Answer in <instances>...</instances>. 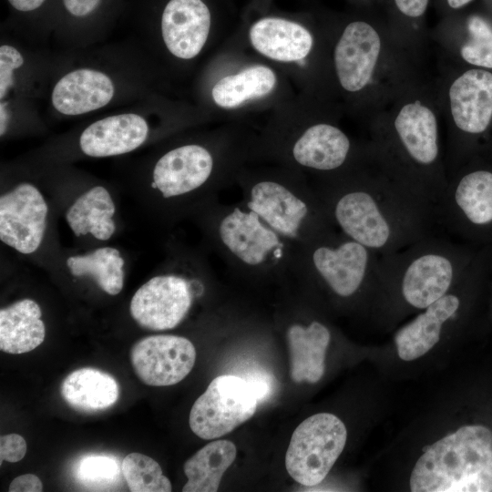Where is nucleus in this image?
Returning a JSON list of instances; mask_svg holds the SVG:
<instances>
[{"mask_svg": "<svg viewBox=\"0 0 492 492\" xmlns=\"http://www.w3.org/2000/svg\"><path fill=\"white\" fill-rule=\"evenodd\" d=\"M203 126L159 142L143 168L148 192L170 220L197 216L253 161L256 130L245 122Z\"/></svg>", "mask_w": 492, "mask_h": 492, "instance_id": "nucleus-1", "label": "nucleus"}, {"mask_svg": "<svg viewBox=\"0 0 492 492\" xmlns=\"http://www.w3.org/2000/svg\"><path fill=\"white\" fill-rule=\"evenodd\" d=\"M162 69L138 39L55 50L46 111L73 119L170 92Z\"/></svg>", "mask_w": 492, "mask_h": 492, "instance_id": "nucleus-2", "label": "nucleus"}, {"mask_svg": "<svg viewBox=\"0 0 492 492\" xmlns=\"http://www.w3.org/2000/svg\"><path fill=\"white\" fill-rule=\"evenodd\" d=\"M314 190L333 227L374 253L399 251L436 231L433 215L391 178H320Z\"/></svg>", "mask_w": 492, "mask_h": 492, "instance_id": "nucleus-3", "label": "nucleus"}, {"mask_svg": "<svg viewBox=\"0 0 492 492\" xmlns=\"http://www.w3.org/2000/svg\"><path fill=\"white\" fill-rule=\"evenodd\" d=\"M209 123L191 101L159 92L100 113L61 136L44 149L43 161L119 157Z\"/></svg>", "mask_w": 492, "mask_h": 492, "instance_id": "nucleus-4", "label": "nucleus"}, {"mask_svg": "<svg viewBox=\"0 0 492 492\" xmlns=\"http://www.w3.org/2000/svg\"><path fill=\"white\" fill-rule=\"evenodd\" d=\"M297 94L281 69L231 38L194 75L191 102L210 123L245 122L248 116L270 113Z\"/></svg>", "mask_w": 492, "mask_h": 492, "instance_id": "nucleus-5", "label": "nucleus"}, {"mask_svg": "<svg viewBox=\"0 0 492 492\" xmlns=\"http://www.w3.org/2000/svg\"><path fill=\"white\" fill-rule=\"evenodd\" d=\"M128 15L170 84L194 76L224 43L206 0H128Z\"/></svg>", "mask_w": 492, "mask_h": 492, "instance_id": "nucleus-6", "label": "nucleus"}, {"mask_svg": "<svg viewBox=\"0 0 492 492\" xmlns=\"http://www.w3.org/2000/svg\"><path fill=\"white\" fill-rule=\"evenodd\" d=\"M352 149L350 138L339 127L306 118L297 94L271 111L264 126L256 131L253 162L327 178L345 171Z\"/></svg>", "mask_w": 492, "mask_h": 492, "instance_id": "nucleus-7", "label": "nucleus"}, {"mask_svg": "<svg viewBox=\"0 0 492 492\" xmlns=\"http://www.w3.org/2000/svg\"><path fill=\"white\" fill-rule=\"evenodd\" d=\"M235 183L241 204L292 244L308 241L335 228L306 176L284 166L251 162Z\"/></svg>", "mask_w": 492, "mask_h": 492, "instance_id": "nucleus-8", "label": "nucleus"}, {"mask_svg": "<svg viewBox=\"0 0 492 492\" xmlns=\"http://www.w3.org/2000/svg\"><path fill=\"white\" fill-rule=\"evenodd\" d=\"M485 247L435 231L399 251L379 255L376 285L395 286L406 305L424 310L466 276Z\"/></svg>", "mask_w": 492, "mask_h": 492, "instance_id": "nucleus-9", "label": "nucleus"}, {"mask_svg": "<svg viewBox=\"0 0 492 492\" xmlns=\"http://www.w3.org/2000/svg\"><path fill=\"white\" fill-rule=\"evenodd\" d=\"M212 249L229 270L269 277L291 273L293 246L241 203L218 200L197 215Z\"/></svg>", "mask_w": 492, "mask_h": 492, "instance_id": "nucleus-10", "label": "nucleus"}, {"mask_svg": "<svg viewBox=\"0 0 492 492\" xmlns=\"http://www.w3.org/2000/svg\"><path fill=\"white\" fill-rule=\"evenodd\" d=\"M54 49L40 46L1 28V140L46 131L40 108L46 102Z\"/></svg>", "mask_w": 492, "mask_h": 492, "instance_id": "nucleus-11", "label": "nucleus"}, {"mask_svg": "<svg viewBox=\"0 0 492 492\" xmlns=\"http://www.w3.org/2000/svg\"><path fill=\"white\" fill-rule=\"evenodd\" d=\"M413 492H492V432L474 425L438 440L412 471Z\"/></svg>", "mask_w": 492, "mask_h": 492, "instance_id": "nucleus-12", "label": "nucleus"}, {"mask_svg": "<svg viewBox=\"0 0 492 492\" xmlns=\"http://www.w3.org/2000/svg\"><path fill=\"white\" fill-rule=\"evenodd\" d=\"M378 255L336 229L294 244L291 273L314 281L333 295L350 299L376 284Z\"/></svg>", "mask_w": 492, "mask_h": 492, "instance_id": "nucleus-13", "label": "nucleus"}, {"mask_svg": "<svg viewBox=\"0 0 492 492\" xmlns=\"http://www.w3.org/2000/svg\"><path fill=\"white\" fill-rule=\"evenodd\" d=\"M208 267L200 257L177 252L134 292L128 307L132 319L150 331L177 327L203 294L200 272Z\"/></svg>", "mask_w": 492, "mask_h": 492, "instance_id": "nucleus-14", "label": "nucleus"}, {"mask_svg": "<svg viewBox=\"0 0 492 492\" xmlns=\"http://www.w3.org/2000/svg\"><path fill=\"white\" fill-rule=\"evenodd\" d=\"M435 220L458 241L492 246V169H472L447 181Z\"/></svg>", "mask_w": 492, "mask_h": 492, "instance_id": "nucleus-15", "label": "nucleus"}, {"mask_svg": "<svg viewBox=\"0 0 492 492\" xmlns=\"http://www.w3.org/2000/svg\"><path fill=\"white\" fill-rule=\"evenodd\" d=\"M51 208L40 184L19 170L0 195V241L14 251L33 257L47 243Z\"/></svg>", "mask_w": 492, "mask_h": 492, "instance_id": "nucleus-16", "label": "nucleus"}, {"mask_svg": "<svg viewBox=\"0 0 492 492\" xmlns=\"http://www.w3.org/2000/svg\"><path fill=\"white\" fill-rule=\"evenodd\" d=\"M244 48L281 69L297 93L306 92V77L315 48L312 30L298 20L266 15L251 22L241 36L233 37Z\"/></svg>", "mask_w": 492, "mask_h": 492, "instance_id": "nucleus-17", "label": "nucleus"}, {"mask_svg": "<svg viewBox=\"0 0 492 492\" xmlns=\"http://www.w3.org/2000/svg\"><path fill=\"white\" fill-rule=\"evenodd\" d=\"M346 439V427L336 415L309 416L292 435L285 456L288 474L302 486L318 485L343 452Z\"/></svg>", "mask_w": 492, "mask_h": 492, "instance_id": "nucleus-18", "label": "nucleus"}, {"mask_svg": "<svg viewBox=\"0 0 492 492\" xmlns=\"http://www.w3.org/2000/svg\"><path fill=\"white\" fill-rule=\"evenodd\" d=\"M258 404L253 389L243 377L222 374L215 377L194 402L189 424L202 439L220 437L250 419Z\"/></svg>", "mask_w": 492, "mask_h": 492, "instance_id": "nucleus-19", "label": "nucleus"}, {"mask_svg": "<svg viewBox=\"0 0 492 492\" xmlns=\"http://www.w3.org/2000/svg\"><path fill=\"white\" fill-rule=\"evenodd\" d=\"M128 0H56L51 40L55 50L105 42L126 14Z\"/></svg>", "mask_w": 492, "mask_h": 492, "instance_id": "nucleus-20", "label": "nucleus"}, {"mask_svg": "<svg viewBox=\"0 0 492 492\" xmlns=\"http://www.w3.org/2000/svg\"><path fill=\"white\" fill-rule=\"evenodd\" d=\"M135 374L145 384L169 386L179 383L196 361L193 343L183 336L156 334L138 341L131 348Z\"/></svg>", "mask_w": 492, "mask_h": 492, "instance_id": "nucleus-21", "label": "nucleus"}, {"mask_svg": "<svg viewBox=\"0 0 492 492\" xmlns=\"http://www.w3.org/2000/svg\"><path fill=\"white\" fill-rule=\"evenodd\" d=\"M380 48V37L371 25L354 21L344 27L333 51L334 73L344 91L355 93L367 86Z\"/></svg>", "mask_w": 492, "mask_h": 492, "instance_id": "nucleus-22", "label": "nucleus"}, {"mask_svg": "<svg viewBox=\"0 0 492 492\" xmlns=\"http://www.w3.org/2000/svg\"><path fill=\"white\" fill-rule=\"evenodd\" d=\"M117 211L110 189L104 183L93 181L87 182L71 199L64 216L77 238L104 243L117 233Z\"/></svg>", "mask_w": 492, "mask_h": 492, "instance_id": "nucleus-23", "label": "nucleus"}, {"mask_svg": "<svg viewBox=\"0 0 492 492\" xmlns=\"http://www.w3.org/2000/svg\"><path fill=\"white\" fill-rule=\"evenodd\" d=\"M450 108L456 128L468 135H481L492 119V73L470 69L449 89Z\"/></svg>", "mask_w": 492, "mask_h": 492, "instance_id": "nucleus-24", "label": "nucleus"}, {"mask_svg": "<svg viewBox=\"0 0 492 492\" xmlns=\"http://www.w3.org/2000/svg\"><path fill=\"white\" fill-rule=\"evenodd\" d=\"M394 128L399 145L413 165L421 168L422 170L425 169L430 170L437 163L439 158L437 123L436 116L427 107L419 101L406 104L396 116ZM424 175L436 207V196L425 173Z\"/></svg>", "mask_w": 492, "mask_h": 492, "instance_id": "nucleus-25", "label": "nucleus"}, {"mask_svg": "<svg viewBox=\"0 0 492 492\" xmlns=\"http://www.w3.org/2000/svg\"><path fill=\"white\" fill-rule=\"evenodd\" d=\"M452 290L396 333L395 342L401 359L411 361L424 355L438 343L444 326L457 318L463 299L458 291Z\"/></svg>", "mask_w": 492, "mask_h": 492, "instance_id": "nucleus-26", "label": "nucleus"}, {"mask_svg": "<svg viewBox=\"0 0 492 492\" xmlns=\"http://www.w3.org/2000/svg\"><path fill=\"white\" fill-rule=\"evenodd\" d=\"M64 268L72 278L90 282L108 295L116 296L124 288L127 261L122 251L112 245L69 254Z\"/></svg>", "mask_w": 492, "mask_h": 492, "instance_id": "nucleus-27", "label": "nucleus"}, {"mask_svg": "<svg viewBox=\"0 0 492 492\" xmlns=\"http://www.w3.org/2000/svg\"><path fill=\"white\" fill-rule=\"evenodd\" d=\"M286 337L292 381L318 382L325 370V354L331 340L328 327L317 320L307 325L292 323L287 328Z\"/></svg>", "mask_w": 492, "mask_h": 492, "instance_id": "nucleus-28", "label": "nucleus"}, {"mask_svg": "<svg viewBox=\"0 0 492 492\" xmlns=\"http://www.w3.org/2000/svg\"><path fill=\"white\" fill-rule=\"evenodd\" d=\"M42 309L32 298H22L0 309V349L20 354L39 346L46 337Z\"/></svg>", "mask_w": 492, "mask_h": 492, "instance_id": "nucleus-29", "label": "nucleus"}, {"mask_svg": "<svg viewBox=\"0 0 492 492\" xmlns=\"http://www.w3.org/2000/svg\"><path fill=\"white\" fill-rule=\"evenodd\" d=\"M61 395L73 409L80 412H97L116 404L119 387L109 374L92 367H84L70 373L62 382Z\"/></svg>", "mask_w": 492, "mask_h": 492, "instance_id": "nucleus-30", "label": "nucleus"}, {"mask_svg": "<svg viewBox=\"0 0 492 492\" xmlns=\"http://www.w3.org/2000/svg\"><path fill=\"white\" fill-rule=\"evenodd\" d=\"M235 445L229 440L207 444L184 463L188 481L183 492H215L221 477L236 458Z\"/></svg>", "mask_w": 492, "mask_h": 492, "instance_id": "nucleus-31", "label": "nucleus"}, {"mask_svg": "<svg viewBox=\"0 0 492 492\" xmlns=\"http://www.w3.org/2000/svg\"><path fill=\"white\" fill-rule=\"evenodd\" d=\"M7 16L4 28L28 42L47 46L56 0H4Z\"/></svg>", "mask_w": 492, "mask_h": 492, "instance_id": "nucleus-32", "label": "nucleus"}, {"mask_svg": "<svg viewBox=\"0 0 492 492\" xmlns=\"http://www.w3.org/2000/svg\"><path fill=\"white\" fill-rule=\"evenodd\" d=\"M123 477L132 492H169L172 486L159 463L141 453L127 455L121 465Z\"/></svg>", "mask_w": 492, "mask_h": 492, "instance_id": "nucleus-33", "label": "nucleus"}, {"mask_svg": "<svg viewBox=\"0 0 492 492\" xmlns=\"http://www.w3.org/2000/svg\"><path fill=\"white\" fill-rule=\"evenodd\" d=\"M470 41L461 48L462 57L468 63L492 68V28L479 16H472L467 23Z\"/></svg>", "mask_w": 492, "mask_h": 492, "instance_id": "nucleus-34", "label": "nucleus"}, {"mask_svg": "<svg viewBox=\"0 0 492 492\" xmlns=\"http://www.w3.org/2000/svg\"><path fill=\"white\" fill-rule=\"evenodd\" d=\"M118 467L112 457L89 456L82 458L77 468L78 477L87 483L105 484L117 476Z\"/></svg>", "mask_w": 492, "mask_h": 492, "instance_id": "nucleus-35", "label": "nucleus"}, {"mask_svg": "<svg viewBox=\"0 0 492 492\" xmlns=\"http://www.w3.org/2000/svg\"><path fill=\"white\" fill-rule=\"evenodd\" d=\"M26 453V442L17 434H8L0 438V461L18 462Z\"/></svg>", "mask_w": 492, "mask_h": 492, "instance_id": "nucleus-36", "label": "nucleus"}, {"mask_svg": "<svg viewBox=\"0 0 492 492\" xmlns=\"http://www.w3.org/2000/svg\"><path fill=\"white\" fill-rule=\"evenodd\" d=\"M243 378L253 389L259 403L266 401L274 392L275 378L265 371H251Z\"/></svg>", "mask_w": 492, "mask_h": 492, "instance_id": "nucleus-37", "label": "nucleus"}, {"mask_svg": "<svg viewBox=\"0 0 492 492\" xmlns=\"http://www.w3.org/2000/svg\"><path fill=\"white\" fill-rule=\"evenodd\" d=\"M8 490L10 492H40L43 490V484L37 476L24 474L13 479Z\"/></svg>", "mask_w": 492, "mask_h": 492, "instance_id": "nucleus-38", "label": "nucleus"}, {"mask_svg": "<svg viewBox=\"0 0 492 492\" xmlns=\"http://www.w3.org/2000/svg\"><path fill=\"white\" fill-rule=\"evenodd\" d=\"M399 11L410 17L422 15L428 4V0H395Z\"/></svg>", "mask_w": 492, "mask_h": 492, "instance_id": "nucleus-39", "label": "nucleus"}, {"mask_svg": "<svg viewBox=\"0 0 492 492\" xmlns=\"http://www.w3.org/2000/svg\"><path fill=\"white\" fill-rule=\"evenodd\" d=\"M471 1L472 0H447V3L452 8H459Z\"/></svg>", "mask_w": 492, "mask_h": 492, "instance_id": "nucleus-40", "label": "nucleus"}, {"mask_svg": "<svg viewBox=\"0 0 492 492\" xmlns=\"http://www.w3.org/2000/svg\"><path fill=\"white\" fill-rule=\"evenodd\" d=\"M491 282H492V277H491Z\"/></svg>", "mask_w": 492, "mask_h": 492, "instance_id": "nucleus-41", "label": "nucleus"}]
</instances>
